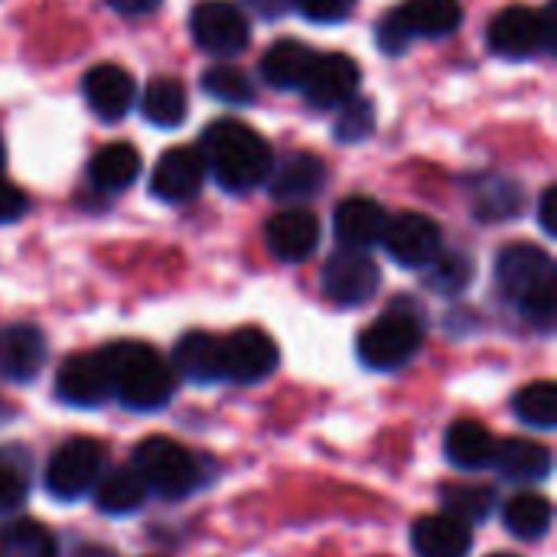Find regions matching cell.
Segmentation results:
<instances>
[{
  "mask_svg": "<svg viewBox=\"0 0 557 557\" xmlns=\"http://www.w3.org/2000/svg\"><path fill=\"white\" fill-rule=\"evenodd\" d=\"M490 557H519V555H490Z\"/></svg>",
  "mask_w": 557,
  "mask_h": 557,
  "instance_id": "46",
  "label": "cell"
},
{
  "mask_svg": "<svg viewBox=\"0 0 557 557\" xmlns=\"http://www.w3.org/2000/svg\"><path fill=\"white\" fill-rule=\"evenodd\" d=\"M516 418L532 431H555L557 428V385L555 382H532L512 401Z\"/></svg>",
  "mask_w": 557,
  "mask_h": 557,
  "instance_id": "30",
  "label": "cell"
},
{
  "mask_svg": "<svg viewBox=\"0 0 557 557\" xmlns=\"http://www.w3.org/2000/svg\"><path fill=\"white\" fill-rule=\"evenodd\" d=\"M134 470L140 473L147 493H157L163 499H183L199 486L196 457L170 437L140 441L134 450Z\"/></svg>",
  "mask_w": 557,
  "mask_h": 557,
  "instance_id": "4",
  "label": "cell"
},
{
  "mask_svg": "<svg viewBox=\"0 0 557 557\" xmlns=\"http://www.w3.org/2000/svg\"><path fill=\"white\" fill-rule=\"evenodd\" d=\"M202 91L209 95V98H215V101H222V104H251L255 101V85H251V78L242 72V69H235V65H212V69H206V75H202Z\"/></svg>",
  "mask_w": 557,
  "mask_h": 557,
  "instance_id": "33",
  "label": "cell"
},
{
  "mask_svg": "<svg viewBox=\"0 0 557 557\" xmlns=\"http://www.w3.org/2000/svg\"><path fill=\"white\" fill-rule=\"evenodd\" d=\"M411 545L418 557H467L473 548V535H470V525H463L460 519L437 512V516H424L414 522Z\"/></svg>",
  "mask_w": 557,
  "mask_h": 557,
  "instance_id": "19",
  "label": "cell"
},
{
  "mask_svg": "<svg viewBox=\"0 0 557 557\" xmlns=\"http://www.w3.org/2000/svg\"><path fill=\"white\" fill-rule=\"evenodd\" d=\"M375 131V104L366 98H349L339 108V121H336V140L343 144H359Z\"/></svg>",
  "mask_w": 557,
  "mask_h": 557,
  "instance_id": "35",
  "label": "cell"
},
{
  "mask_svg": "<svg viewBox=\"0 0 557 557\" xmlns=\"http://www.w3.org/2000/svg\"><path fill=\"white\" fill-rule=\"evenodd\" d=\"M555 202H557V186H548L539 199V222L548 235H557V222H555Z\"/></svg>",
  "mask_w": 557,
  "mask_h": 557,
  "instance_id": "42",
  "label": "cell"
},
{
  "mask_svg": "<svg viewBox=\"0 0 557 557\" xmlns=\"http://www.w3.org/2000/svg\"><path fill=\"white\" fill-rule=\"evenodd\" d=\"M26 209H29V199H26V193H23L20 186L7 183V180L0 176V225L23 219V215H26Z\"/></svg>",
  "mask_w": 557,
  "mask_h": 557,
  "instance_id": "41",
  "label": "cell"
},
{
  "mask_svg": "<svg viewBox=\"0 0 557 557\" xmlns=\"http://www.w3.org/2000/svg\"><path fill=\"white\" fill-rule=\"evenodd\" d=\"M323 294L339 304V307H362L375 297L379 284H382V271L379 264L356 248H343L336 251L326 264H323Z\"/></svg>",
  "mask_w": 557,
  "mask_h": 557,
  "instance_id": "8",
  "label": "cell"
},
{
  "mask_svg": "<svg viewBox=\"0 0 557 557\" xmlns=\"http://www.w3.org/2000/svg\"><path fill=\"white\" fill-rule=\"evenodd\" d=\"M264 242L277 261H307L320 248V219L310 209H284L264 225Z\"/></svg>",
  "mask_w": 557,
  "mask_h": 557,
  "instance_id": "16",
  "label": "cell"
},
{
  "mask_svg": "<svg viewBox=\"0 0 557 557\" xmlns=\"http://www.w3.org/2000/svg\"><path fill=\"white\" fill-rule=\"evenodd\" d=\"M395 10L411 39H441V36L457 33L463 23L460 0H408L405 7H395Z\"/></svg>",
  "mask_w": 557,
  "mask_h": 557,
  "instance_id": "22",
  "label": "cell"
},
{
  "mask_svg": "<svg viewBox=\"0 0 557 557\" xmlns=\"http://www.w3.org/2000/svg\"><path fill=\"white\" fill-rule=\"evenodd\" d=\"M552 519H555L552 503H548L542 493H519V496H512V499L506 503V509H503L506 529H509L516 539H525V542L542 539V535L552 529Z\"/></svg>",
  "mask_w": 557,
  "mask_h": 557,
  "instance_id": "29",
  "label": "cell"
},
{
  "mask_svg": "<svg viewBox=\"0 0 557 557\" xmlns=\"http://www.w3.org/2000/svg\"><path fill=\"white\" fill-rule=\"evenodd\" d=\"M189 33L199 49L212 55H238L251 42V26L245 13L228 0H202L189 13Z\"/></svg>",
  "mask_w": 557,
  "mask_h": 557,
  "instance_id": "7",
  "label": "cell"
},
{
  "mask_svg": "<svg viewBox=\"0 0 557 557\" xmlns=\"http://www.w3.org/2000/svg\"><path fill=\"white\" fill-rule=\"evenodd\" d=\"M91 493H95V506L104 516H131L147 499V486H144V480H140V473L134 467L111 470L108 476H101L95 483Z\"/></svg>",
  "mask_w": 557,
  "mask_h": 557,
  "instance_id": "27",
  "label": "cell"
},
{
  "mask_svg": "<svg viewBox=\"0 0 557 557\" xmlns=\"http://www.w3.org/2000/svg\"><path fill=\"white\" fill-rule=\"evenodd\" d=\"M268 180H271V196L274 199L297 206L304 199H313L323 189L326 166L313 153H290L277 170L268 173Z\"/></svg>",
  "mask_w": 557,
  "mask_h": 557,
  "instance_id": "21",
  "label": "cell"
},
{
  "mask_svg": "<svg viewBox=\"0 0 557 557\" xmlns=\"http://www.w3.org/2000/svg\"><path fill=\"white\" fill-rule=\"evenodd\" d=\"M108 7L124 16H144V13H153L160 7V0H108Z\"/></svg>",
  "mask_w": 557,
  "mask_h": 557,
  "instance_id": "43",
  "label": "cell"
},
{
  "mask_svg": "<svg viewBox=\"0 0 557 557\" xmlns=\"http://www.w3.org/2000/svg\"><path fill=\"white\" fill-rule=\"evenodd\" d=\"M26 496H29V480H26V473L20 470V463L0 457V516L20 509V506L26 503Z\"/></svg>",
  "mask_w": 557,
  "mask_h": 557,
  "instance_id": "37",
  "label": "cell"
},
{
  "mask_svg": "<svg viewBox=\"0 0 557 557\" xmlns=\"http://www.w3.org/2000/svg\"><path fill=\"white\" fill-rule=\"evenodd\" d=\"M140 111L153 127H163V131L180 127L186 121V111H189L186 88L176 78L160 75V78L147 82V88L140 95Z\"/></svg>",
  "mask_w": 557,
  "mask_h": 557,
  "instance_id": "28",
  "label": "cell"
},
{
  "mask_svg": "<svg viewBox=\"0 0 557 557\" xmlns=\"http://www.w3.org/2000/svg\"><path fill=\"white\" fill-rule=\"evenodd\" d=\"M522 317L535 326V330H552L557 313V297H555V284H545L532 294H525L522 300H516Z\"/></svg>",
  "mask_w": 557,
  "mask_h": 557,
  "instance_id": "36",
  "label": "cell"
},
{
  "mask_svg": "<svg viewBox=\"0 0 557 557\" xmlns=\"http://www.w3.org/2000/svg\"><path fill=\"white\" fill-rule=\"evenodd\" d=\"M519 206V189L512 183H496L493 186V196H483L476 202V215L483 219H503V215H512Z\"/></svg>",
  "mask_w": 557,
  "mask_h": 557,
  "instance_id": "39",
  "label": "cell"
},
{
  "mask_svg": "<svg viewBox=\"0 0 557 557\" xmlns=\"http://www.w3.org/2000/svg\"><path fill=\"white\" fill-rule=\"evenodd\" d=\"M313 49L307 42H297V39H277L268 46V52L261 55V78L271 85V88H281V91H290V88H300L310 62H313Z\"/></svg>",
  "mask_w": 557,
  "mask_h": 557,
  "instance_id": "25",
  "label": "cell"
},
{
  "mask_svg": "<svg viewBox=\"0 0 557 557\" xmlns=\"http://www.w3.org/2000/svg\"><path fill=\"white\" fill-rule=\"evenodd\" d=\"M0 170H3V140H0Z\"/></svg>",
  "mask_w": 557,
  "mask_h": 557,
  "instance_id": "45",
  "label": "cell"
},
{
  "mask_svg": "<svg viewBox=\"0 0 557 557\" xmlns=\"http://www.w3.org/2000/svg\"><path fill=\"white\" fill-rule=\"evenodd\" d=\"M111 395L131 411H160L176 392L173 366L147 343H114L101 349Z\"/></svg>",
  "mask_w": 557,
  "mask_h": 557,
  "instance_id": "2",
  "label": "cell"
},
{
  "mask_svg": "<svg viewBox=\"0 0 557 557\" xmlns=\"http://www.w3.org/2000/svg\"><path fill=\"white\" fill-rule=\"evenodd\" d=\"M290 7H297L313 23L333 26V23H343L352 13L356 0H290Z\"/></svg>",
  "mask_w": 557,
  "mask_h": 557,
  "instance_id": "38",
  "label": "cell"
},
{
  "mask_svg": "<svg viewBox=\"0 0 557 557\" xmlns=\"http://www.w3.org/2000/svg\"><path fill=\"white\" fill-rule=\"evenodd\" d=\"M88 176H91V183H95L98 189H104V193L127 189V186L140 176V153H137V147L127 144V140L104 144V147L91 157Z\"/></svg>",
  "mask_w": 557,
  "mask_h": 557,
  "instance_id": "26",
  "label": "cell"
},
{
  "mask_svg": "<svg viewBox=\"0 0 557 557\" xmlns=\"http://www.w3.org/2000/svg\"><path fill=\"white\" fill-rule=\"evenodd\" d=\"M493 467L509 483H542L545 476H552V450L539 441L512 437L506 444H496Z\"/></svg>",
  "mask_w": 557,
  "mask_h": 557,
  "instance_id": "23",
  "label": "cell"
},
{
  "mask_svg": "<svg viewBox=\"0 0 557 557\" xmlns=\"http://www.w3.org/2000/svg\"><path fill=\"white\" fill-rule=\"evenodd\" d=\"M82 95H85V104L101 121H121L134 108V101H137V85H134L127 69L101 62V65L85 72Z\"/></svg>",
  "mask_w": 557,
  "mask_h": 557,
  "instance_id": "15",
  "label": "cell"
},
{
  "mask_svg": "<svg viewBox=\"0 0 557 557\" xmlns=\"http://www.w3.org/2000/svg\"><path fill=\"white\" fill-rule=\"evenodd\" d=\"M258 16H264V20H277L287 7H290V0H245Z\"/></svg>",
  "mask_w": 557,
  "mask_h": 557,
  "instance_id": "44",
  "label": "cell"
},
{
  "mask_svg": "<svg viewBox=\"0 0 557 557\" xmlns=\"http://www.w3.org/2000/svg\"><path fill=\"white\" fill-rule=\"evenodd\" d=\"M46 336L29 323H13L0 330V379L3 382H29L46 366Z\"/></svg>",
  "mask_w": 557,
  "mask_h": 557,
  "instance_id": "17",
  "label": "cell"
},
{
  "mask_svg": "<svg viewBox=\"0 0 557 557\" xmlns=\"http://www.w3.org/2000/svg\"><path fill=\"white\" fill-rule=\"evenodd\" d=\"M55 395L72 408H98L111 398V379L101 352H75L55 375Z\"/></svg>",
  "mask_w": 557,
  "mask_h": 557,
  "instance_id": "13",
  "label": "cell"
},
{
  "mask_svg": "<svg viewBox=\"0 0 557 557\" xmlns=\"http://www.w3.org/2000/svg\"><path fill=\"white\" fill-rule=\"evenodd\" d=\"M444 454L454 467L460 470H483V467H493V457H496V441L490 434L486 424L480 421H454L447 428V437H444Z\"/></svg>",
  "mask_w": 557,
  "mask_h": 557,
  "instance_id": "24",
  "label": "cell"
},
{
  "mask_svg": "<svg viewBox=\"0 0 557 557\" xmlns=\"http://www.w3.org/2000/svg\"><path fill=\"white\" fill-rule=\"evenodd\" d=\"M199 153L206 163V173L219 180L228 193H251L255 186L268 183V173L274 170L271 144L242 121H212L202 131Z\"/></svg>",
  "mask_w": 557,
  "mask_h": 557,
  "instance_id": "1",
  "label": "cell"
},
{
  "mask_svg": "<svg viewBox=\"0 0 557 557\" xmlns=\"http://www.w3.org/2000/svg\"><path fill=\"white\" fill-rule=\"evenodd\" d=\"M424 343V323L418 313L408 310H388L359 336V359L362 366L375 372L401 369L414 359V352Z\"/></svg>",
  "mask_w": 557,
  "mask_h": 557,
  "instance_id": "5",
  "label": "cell"
},
{
  "mask_svg": "<svg viewBox=\"0 0 557 557\" xmlns=\"http://www.w3.org/2000/svg\"><path fill=\"white\" fill-rule=\"evenodd\" d=\"M496 281L512 300H522L525 294H532V290H539L545 284H555V261L539 245L516 242V245H506L499 251Z\"/></svg>",
  "mask_w": 557,
  "mask_h": 557,
  "instance_id": "12",
  "label": "cell"
},
{
  "mask_svg": "<svg viewBox=\"0 0 557 557\" xmlns=\"http://www.w3.org/2000/svg\"><path fill=\"white\" fill-rule=\"evenodd\" d=\"M388 215L385 209L369 199V196H349L336 206L333 215V228L343 248H356V251H369L375 245H382Z\"/></svg>",
  "mask_w": 557,
  "mask_h": 557,
  "instance_id": "18",
  "label": "cell"
},
{
  "mask_svg": "<svg viewBox=\"0 0 557 557\" xmlns=\"http://www.w3.org/2000/svg\"><path fill=\"white\" fill-rule=\"evenodd\" d=\"M441 506L447 516L460 519L463 525H473V522L490 519V512L496 509V490H490V486H447L441 493Z\"/></svg>",
  "mask_w": 557,
  "mask_h": 557,
  "instance_id": "32",
  "label": "cell"
},
{
  "mask_svg": "<svg viewBox=\"0 0 557 557\" xmlns=\"http://www.w3.org/2000/svg\"><path fill=\"white\" fill-rule=\"evenodd\" d=\"M375 39H379V49L385 52V55H401L414 39L408 36V29H405V23L398 20V10H392V13H385V20L379 23V33H375Z\"/></svg>",
  "mask_w": 557,
  "mask_h": 557,
  "instance_id": "40",
  "label": "cell"
},
{
  "mask_svg": "<svg viewBox=\"0 0 557 557\" xmlns=\"http://www.w3.org/2000/svg\"><path fill=\"white\" fill-rule=\"evenodd\" d=\"M222 369L225 379L238 385L264 382L277 369V343L258 326L235 330L232 336L222 339Z\"/></svg>",
  "mask_w": 557,
  "mask_h": 557,
  "instance_id": "11",
  "label": "cell"
},
{
  "mask_svg": "<svg viewBox=\"0 0 557 557\" xmlns=\"http://www.w3.org/2000/svg\"><path fill=\"white\" fill-rule=\"evenodd\" d=\"M0 557H55V539L33 519H16L0 532Z\"/></svg>",
  "mask_w": 557,
  "mask_h": 557,
  "instance_id": "31",
  "label": "cell"
},
{
  "mask_svg": "<svg viewBox=\"0 0 557 557\" xmlns=\"http://www.w3.org/2000/svg\"><path fill=\"white\" fill-rule=\"evenodd\" d=\"M101 470H104V447L98 441L91 437L65 441L46 467V490L65 503L82 499L95 490Z\"/></svg>",
  "mask_w": 557,
  "mask_h": 557,
  "instance_id": "6",
  "label": "cell"
},
{
  "mask_svg": "<svg viewBox=\"0 0 557 557\" xmlns=\"http://www.w3.org/2000/svg\"><path fill=\"white\" fill-rule=\"evenodd\" d=\"M206 183V163H202V153L193 150V147H173L166 150L157 166H153V176H150V189L157 199L163 202H189L193 196H199Z\"/></svg>",
  "mask_w": 557,
  "mask_h": 557,
  "instance_id": "14",
  "label": "cell"
},
{
  "mask_svg": "<svg viewBox=\"0 0 557 557\" xmlns=\"http://www.w3.org/2000/svg\"><path fill=\"white\" fill-rule=\"evenodd\" d=\"M382 245L395 258V264H401V268H428L444 251V235H441V225L431 215L401 212V215L388 219Z\"/></svg>",
  "mask_w": 557,
  "mask_h": 557,
  "instance_id": "9",
  "label": "cell"
},
{
  "mask_svg": "<svg viewBox=\"0 0 557 557\" xmlns=\"http://www.w3.org/2000/svg\"><path fill=\"white\" fill-rule=\"evenodd\" d=\"M473 281V264L467 255H437L428 264V287H434L437 294H460L467 284Z\"/></svg>",
  "mask_w": 557,
  "mask_h": 557,
  "instance_id": "34",
  "label": "cell"
},
{
  "mask_svg": "<svg viewBox=\"0 0 557 557\" xmlns=\"http://www.w3.org/2000/svg\"><path fill=\"white\" fill-rule=\"evenodd\" d=\"M486 39L503 59H532L539 52H552L557 46V7H506L493 16Z\"/></svg>",
  "mask_w": 557,
  "mask_h": 557,
  "instance_id": "3",
  "label": "cell"
},
{
  "mask_svg": "<svg viewBox=\"0 0 557 557\" xmlns=\"http://www.w3.org/2000/svg\"><path fill=\"white\" fill-rule=\"evenodd\" d=\"M173 372L196 385H212L225 379L222 339L212 333H186L173 349Z\"/></svg>",
  "mask_w": 557,
  "mask_h": 557,
  "instance_id": "20",
  "label": "cell"
},
{
  "mask_svg": "<svg viewBox=\"0 0 557 557\" xmlns=\"http://www.w3.org/2000/svg\"><path fill=\"white\" fill-rule=\"evenodd\" d=\"M359 78H362V69L356 59L343 52H323V55H313L300 82V91L313 108H343L349 98H356Z\"/></svg>",
  "mask_w": 557,
  "mask_h": 557,
  "instance_id": "10",
  "label": "cell"
}]
</instances>
